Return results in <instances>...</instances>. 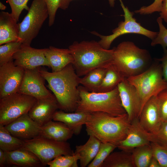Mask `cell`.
Segmentation results:
<instances>
[{
    "label": "cell",
    "instance_id": "obj_1",
    "mask_svg": "<svg viewBox=\"0 0 167 167\" xmlns=\"http://www.w3.org/2000/svg\"><path fill=\"white\" fill-rule=\"evenodd\" d=\"M39 71L55 96L59 109L67 112H75L80 99L79 85L80 78L73 64L56 72H49L41 67Z\"/></svg>",
    "mask_w": 167,
    "mask_h": 167
},
{
    "label": "cell",
    "instance_id": "obj_2",
    "mask_svg": "<svg viewBox=\"0 0 167 167\" xmlns=\"http://www.w3.org/2000/svg\"><path fill=\"white\" fill-rule=\"evenodd\" d=\"M131 122L126 113L119 116L96 112L90 113L85 124L89 136H93L101 142L117 146L126 137Z\"/></svg>",
    "mask_w": 167,
    "mask_h": 167
},
{
    "label": "cell",
    "instance_id": "obj_3",
    "mask_svg": "<svg viewBox=\"0 0 167 167\" xmlns=\"http://www.w3.org/2000/svg\"><path fill=\"white\" fill-rule=\"evenodd\" d=\"M68 49L74 58L73 67L79 77L97 68H107L113 61L114 48L105 49L95 41H75Z\"/></svg>",
    "mask_w": 167,
    "mask_h": 167
},
{
    "label": "cell",
    "instance_id": "obj_4",
    "mask_svg": "<svg viewBox=\"0 0 167 167\" xmlns=\"http://www.w3.org/2000/svg\"><path fill=\"white\" fill-rule=\"evenodd\" d=\"M111 64L126 78L145 71L151 61L148 51L140 48L132 42L124 41L113 48Z\"/></svg>",
    "mask_w": 167,
    "mask_h": 167
},
{
    "label": "cell",
    "instance_id": "obj_5",
    "mask_svg": "<svg viewBox=\"0 0 167 167\" xmlns=\"http://www.w3.org/2000/svg\"><path fill=\"white\" fill-rule=\"evenodd\" d=\"M79 89L80 99L75 112H101L114 116L126 113L122 105L118 86L104 92H89L83 86H79Z\"/></svg>",
    "mask_w": 167,
    "mask_h": 167
},
{
    "label": "cell",
    "instance_id": "obj_6",
    "mask_svg": "<svg viewBox=\"0 0 167 167\" xmlns=\"http://www.w3.org/2000/svg\"><path fill=\"white\" fill-rule=\"evenodd\" d=\"M126 79L137 91L141 104V112L151 97L157 96L167 88V82L164 78L161 63L157 58L145 71Z\"/></svg>",
    "mask_w": 167,
    "mask_h": 167
},
{
    "label": "cell",
    "instance_id": "obj_7",
    "mask_svg": "<svg viewBox=\"0 0 167 167\" xmlns=\"http://www.w3.org/2000/svg\"><path fill=\"white\" fill-rule=\"evenodd\" d=\"M48 17V8L44 0H33L27 14L18 24L19 41L23 45H30Z\"/></svg>",
    "mask_w": 167,
    "mask_h": 167
},
{
    "label": "cell",
    "instance_id": "obj_8",
    "mask_svg": "<svg viewBox=\"0 0 167 167\" xmlns=\"http://www.w3.org/2000/svg\"><path fill=\"white\" fill-rule=\"evenodd\" d=\"M23 147L35 154L43 166L59 155L74 154L67 142L57 141L41 136L24 140Z\"/></svg>",
    "mask_w": 167,
    "mask_h": 167
},
{
    "label": "cell",
    "instance_id": "obj_9",
    "mask_svg": "<svg viewBox=\"0 0 167 167\" xmlns=\"http://www.w3.org/2000/svg\"><path fill=\"white\" fill-rule=\"evenodd\" d=\"M121 6L123 10L124 21L120 22L118 26L113 29L112 34L108 36L101 35L98 33L92 31L91 33L101 39L98 42L104 49H109L113 41L117 37L127 34H137L144 35L153 40L157 36L158 33L149 30L142 26L140 23L137 22L133 16L134 13L131 11L126 6L122 0H119Z\"/></svg>",
    "mask_w": 167,
    "mask_h": 167
},
{
    "label": "cell",
    "instance_id": "obj_10",
    "mask_svg": "<svg viewBox=\"0 0 167 167\" xmlns=\"http://www.w3.org/2000/svg\"><path fill=\"white\" fill-rule=\"evenodd\" d=\"M36 101L32 96L18 92L0 99V124L6 125L28 113Z\"/></svg>",
    "mask_w": 167,
    "mask_h": 167
},
{
    "label": "cell",
    "instance_id": "obj_11",
    "mask_svg": "<svg viewBox=\"0 0 167 167\" xmlns=\"http://www.w3.org/2000/svg\"><path fill=\"white\" fill-rule=\"evenodd\" d=\"M40 67L25 69L24 77L18 92L32 96L37 100L55 97L46 88L45 80L39 71Z\"/></svg>",
    "mask_w": 167,
    "mask_h": 167
},
{
    "label": "cell",
    "instance_id": "obj_12",
    "mask_svg": "<svg viewBox=\"0 0 167 167\" xmlns=\"http://www.w3.org/2000/svg\"><path fill=\"white\" fill-rule=\"evenodd\" d=\"M25 71L13 61L0 66V99L18 92Z\"/></svg>",
    "mask_w": 167,
    "mask_h": 167
},
{
    "label": "cell",
    "instance_id": "obj_13",
    "mask_svg": "<svg viewBox=\"0 0 167 167\" xmlns=\"http://www.w3.org/2000/svg\"><path fill=\"white\" fill-rule=\"evenodd\" d=\"M122 105L130 122L139 118L141 110L140 100L135 88L125 78L118 85Z\"/></svg>",
    "mask_w": 167,
    "mask_h": 167
},
{
    "label": "cell",
    "instance_id": "obj_14",
    "mask_svg": "<svg viewBox=\"0 0 167 167\" xmlns=\"http://www.w3.org/2000/svg\"><path fill=\"white\" fill-rule=\"evenodd\" d=\"M45 48L38 49L30 45H22L13 55L14 64L25 69H32L41 66L49 67L45 56Z\"/></svg>",
    "mask_w": 167,
    "mask_h": 167
},
{
    "label": "cell",
    "instance_id": "obj_15",
    "mask_svg": "<svg viewBox=\"0 0 167 167\" xmlns=\"http://www.w3.org/2000/svg\"><path fill=\"white\" fill-rule=\"evenodd\" d=\"M4 126L12 135L23 140L33 139L41 134V126L33 120L28 113Z\"/></svg>",
    "mask_w": 167,
    "mask_h": 167
},
{
    "label": "cell",
    "instance_id": "obj_16",
    "mask_svg": "<svg viewBox=\"0 0 167 167\" xmlns=\"http://www.w3.org/2000/svg\"><path fill=\"white\" fill-rule=\"evenodd\" d=\"M139 123L148 132L156 133L162 121L156 96L151 97L144 105L139 117Z\"/></svg>",
    "mask_w": 167,
    "mask_h": 167
},
{
    "label": "cell",
    "instance_id": "obj_17",
    "mask_svg": "<svg viewBox=\"0 0 167 167\" xmlns=\"http://www.w3.org/2000/svg\"><path fill=\"white\" fill-rule=\"evenodd\" d=\"M151 143L148 132L141 126L137 118L131 122L126 137L117 148L121 150L131 152L136 148Z\"/></svg>",
    "mask_w": 167,
    "mask_h": 167
},
{
    "label": "cell",
    "instance_id": "obj_18",
    "mask_svg": "<svg viewBox=\"0 0 167 167\" xmlns=\"http://www.w3.org/2000/svg\"><path fill=\"white\" fill-rule=\"evenodd\" d=\"M58 109V105L55 97L48 99H37L28 114L42 126L53 120V115Z\"/></svg>",
    "mask_w": 167,
    "mask_h": 167
},
{
    "label": "cell",
    "instance_id": "obj_19",
    "mask_svg": "<svg viewBox=\"0 0 167 167\" xmlns=\"http://www.w3.org/2000/svg\"><path fill=\"white\" fill-rule=\"evenodd\" d=\"M5 165L22 167L43 166L38 157L24 147L11 152H5Z\"/></svg>",
    "mask_w": 167,
    "mask_h": 167
},
{
    "label": "cell",
    "instance_id": "obj_20",
    "mask_svg": "<svg viewBox=\"0 0 167 167\" xmlns=\"http://www.w3.org/2000/svg\"><path fill=\"white\" fill-rule=\"evenodd\" d=\"M45 56L52 72L59 71L70 64H73V57L70 49L50 46L45 48Z\"/></svg>",
    "mask_w": 167,
    "mask_h": 167
},
{
    "label": "cell",
    "instance_id": "obj_21",
    "mask_svg": "<svg viewBox=\"0 0 167 167\" xmlns=\"http://www.w3.org/2000/svg\"><path fill=\"white\" fill-rule=\"evenodd\" d=\"M90 113L86 112H67L62 110L56 111L53 120L63 122L73 131L74 134L79 135L83 125L87 122Z\"/></svg>",
    "mask_w": 167,
    "mask_h": 167
},
{
    "label": "cell",
    "instance_id": "obj_22",
    "mask_svg": "<svg viewBox=\"0 0 167 167\" xmlns=\"http://www.w3.org/2000/svg\"><path fill=\"white\" fill-rule=\"evenodd\" d=\"M19 35L17 22L11 13L1 11L0 12V45L19 41Z\"/></svg>",
    "mask_w": 167,
    "mask_h": 167
},
{
    "label": "cell",
    "instance_id": "obj_23",
    "mask_svg": "<svg viewBox=\"0 0 167 167\" xmlns=\"http://www.w3.org/2000/svg\"><path fill=\"white\" fill-rule=\"evenodd\" d=\"M41 136L59 142H66L74 134L73 131L62 122L53 121L41 126Z\"/></svg>",
    "mask_w": 167,
    "mask_h": 167
},
{
    "label": "cell",
    "instance_id": "obj_24",
    "mask_svg": "<svg viewBox=\"0 0 167 167\" xmlns=\"http://www.w3.org/2000/svg\"><path fill=\"white\" fill-rule=\"evenodd\" d=\"M101 143L96 137L90 136L84 144L76 146L74 154L79 155L80 167L88 166L93 160L97 153Z\"/></svg>",
    "mask_w": 167,
    "mask_h": 167
},
{
    "label": "cell",
    "instance_id": "obj_25",
    "mask_svg": "<svg viewBox=\"0 0 167 167\" xmlns=\"http://www.w3.org/2000/svg\"><path fill=\"white\" fill-rule=\"evenodd\" d=\"M125 78L111 64L107 67L106 71L102 82L94 92H104L111 91Z\"/></svg>",
    "mask_w": 167,
    "mask_h": 167
},
{
    "label": "cell",
    "instance_id": "obj_26",
    "mask_svg": "<svg viewBox=\"0 0 167 167\" xmlns=\"http://www.w3.org/2000/svg\"><path fill=\"white\" fill-rule=\"evenodd\" d=\"M107 68L100 67L90 71L82 78L80 84L88 91L95 92L101 84L105 75Z\"/></svg>",
    "mask_w": 167,
    "mask_h": 167
},
{
    "label": "cell",
    "instance_id": "obj_27",
    "mask_svg": "<svg viewBox=\"0 0 167 167\" xmlns=\"http://www.w3.org/2000/svg\"><path fill=\"white\" fill-rule=\"evenodd\" d=\"M121 151L111 153L101 167H135L131 152Z\"/></svg>",
    "mask_w": 167,
    "mask_h": 167
},
{
    "label": "cell",
    "instance_id": "obj_28",
    "mask_svg": "<svg viewBox=\"0 0 167 167\" xmlns=\"http://www.w3.org/2000/svg\"><path fill=\"white\" fill-rule=\"evenodd\" d=\"M24 140L12 135L0 124V149L5 152L12 151L23 147Z\"/></svg>",
    "mask_w": 167,
    "mask_h": 167
},
{
    "label": "cell",
    "instance_id": "obj_29",
    "mask_svg": "<svg viewBox=\"0 0 167 167\" xmlns=\"http://www.w3.org/2000/svg\"><path fill=\"white\" fill-rule=\"evenodd\" d=\"M131 154L135 167H148L153 156L150 144L136 148L131 151Z\"/></svg>",
    "mask_w": 167,
    "mask_h": 167
},
{
    "label": "cell",
    "instance_id": "obj_30",
    "mask_svg": "<svg viewBox=\"0 0 167 167\" xmlns=\"http://www.w3.org/2000/svg\"><path fill=\"white\" fill-rule=\"evenodd\" d=\"M22 43L19 41L6 43L0 46V66L13 61V56L21 47Z\"/></svg>",
    "mask_w": 167,
    "mask_h": 167
},
{
    "label": "cell",
    "instance_id": "obj_31",
    "mask_svg": "<svg viewBox=\"0 0 167 167\" xmlns=\"http://www.w3.org/2000/svg\"><path fill=\"white\" fill-rule=\"evenodd\" d=\"M117 148V146L113 144L101 142L96 156L88 167H101L106 158Z\"/></svg>",
    "mask_w": 167,
    "mask_h": 167
},
{
    "label": "cell",
    "instance_id": "obj_32",
    "mask_svg": "<svg viewBox=\"0 0 167 167\" xmlns=\"http://www.w3.org/2000/svg\"><path fill=\"white\" fill-rule=\"evenodd\" d=\"M45 2L49 13L48 25L51 26L54 22L58 9L66 10L68 8L72 0H44Z\"/></svg>",
    "mask_w": 167,
    "mask_h": 167
},
{
    "label": "cell",
    "instance_id": "obj_33",
    "mask_svg": "<svg viewBox=\"0 0 167 167\" xmlns=\"http://www.w3.org/2000/svg\"><path fill=\"white\" fill-rule=\"evenodd\" d=\"M78 154L73 155H61L49 162V167H78L77 161L79 160Z\"/></svg>",
    "mask_w": 167,
    "mask_h": 167
},
{
    "label": "cell",
    "instance_id": "obj_34",
    "mask_svg": "<svg viewBox=\"0 0 167 167\" xmlns=\"http://www.w3.org/2000/svg\"><path fill=\"white\" fill-rule=\"evenodd\" d=\"M153 156L159 163L161 167H167V146L156 143H151Z\"/></svg>",
    "mask_w": 167,
    "mask_h": 167
},
{
    "label": "cell",
    "instance_id": "obj_35",
    "mask_svg": "<svg viewBox=\"0 0 167 167\" xmlns=\"http://www.w3.org/2000/svg\"><path fill=\"white\" fill-rule=\"evenodd\" d=\"M11 8V14L17 22L22 11L25 9L28 11L29 7L27 5L29 0H6Z\"/></svg>",
    "mask_w": 167,
    "mask_h": 167
},
{
    "label": "cell",
    "instance_id": "obj_36",
    "mask_svg": "<svg viewBox=\"0 0 167 167\" xmlns=\"http://www.w3.org/2000/svg\"><path fill=\"white\" fill-rule=\"evenodd\" d=\"M148 133L151 143H156L167 146V121L162 122L156 133Z\"/></svg>",
    "mask_w": 167,
    "mask_h": 167
},
{
    "label": "cell",
    "instance_id": "obj_37",
    "mask_svg": "<svg viewBox=\"0 0 167 167\" xmlns=\"http://www.w3.org/2000/svg\"><path fill=\"white\" fill-rule=\"evenodd\" d=\"M159 31L156 37L152 40L151 43L152 46H154L157 44H160L162 47L163 49L167 47V29L162 24V19L158 17L157 19Z\"/></svg>",
    "mask_w": 167,
    "mask_h": 167
},
{
    "label": "cell",
    "instance_id": "obj_38",
    "mask_svg": "<svg viewBox=\"0 0 167 167\" xmlns=\"http://www.w3.org/2000/svg\"><path fill=\"white\" fill-rule=\"evenodd\" d=\"M162 122L167 121V88L157 96Z\"/></svg>",
    "mask_w": 167,
    "mask_h": 167
},
{
    "label": "cell",
    "instance_id": "obj_39",
    "mask_svg": "<svg viewBox=\"0 0 167 167\" xmlns=\"http://www.w3.org/2000/svg\"><path fill=\"white\" fill-rule=\"evenodd\" d=\"M164 0H154L150 5L148 6H143L135 12L141 15L152 14L155 12H160Z\"/></svg>",
    "mask_w": 167,
    "mask_h": 167
},
{
    "label": "cell",
    "instance_id": "obj_40",
    "mask_svg": "<svg viewBox=\"0 0 167 167\" xmlns=\"http://www.w3.org/2000/svg\"><path fill=\"white\" fill-rule=\"evenodd\" d=\"M163 49L164 53L162 57L157 59L161 63L164 78L167 82V49Z\"/></svg>",
    "mask_w": 167,
    "mask_h": 167
},
{
    "label": "cell",
    "instance_id": "obj_41",
    "mask_svg": "<svg viewBox=\"0 0 167 167\" xmlns=\"http://www.w3.org/2000/svg\"><path fill=\"white\" fill-rule=\"evenodd\" d=\"M160 13V17L167 23V0H164Z\"/></svg>",
    "mask_w": 167,
    "mask_h": 167
},
{
    "label": "cell",
    "instance_id": "obj_42",
    "mask_svg": "<svg viewBox=\"0 0 167 167\" xmlns=\"http://www.w3.org/2000/svg\"><path fill=\"white\" fill-rule=\"evenodd\" d=\"M148 167H161V166L157 159L153 156L150 161Z\"/></svg>",
    "mask_w": 167,
    "mask_h": 167
},
{
    "label": "cell",
    "instance_id": "obj_43",
    "mask_svg": "<svg viewBox=\"0 0 167 167\" xmlns=\"http://www.w3.org/2000/svg\"><path fill=\"white\" fill-rule=\"evenodd\" d=\"M5 165V156L4 152L0 149V167Z\"/></svg>",
    "mask_w": 167,
    "mask_h": 167
},
{
    "label": "cell",
    "instance_id": "obj_44",
    "mask_svg": "<svg viewBox=\"0 0 167 167\" xmlns=\"http://www.w3.org/2000/svg\"><path fill=\"white\" fill-rule=\"evenodd\" d=\"M6 8L5 5L3 4L2 2H0V9L2 10H4Z\"/></svg>",
    "mask_w": 167,
    "mask_h": 167
},
{
    "label": "cell",
    "instance_id": "obj_45",
    "mask_svg": "<svg viewBox=\"0 0 167 167\" xmlns=\"http://www.w3.org/2000/svg\"><path fill=\"white\" fill-rule=\"evenodd\" d=\"M110 6L111 7H113L114 6L115 0H108Z\"/></svg>",
    "mask_w": 167,
    "mask_h": 167
},
{
    "label": "cell",
    "instance_id": "obj_46",
    "mask_svg": "<svg viewBox=\"0 0 167 167\" xmlns=\"http://www.w3.org/2000/svg\"></svg>",
    "mask_w": 167,
    "mask_h": 167
}]
</instances>
